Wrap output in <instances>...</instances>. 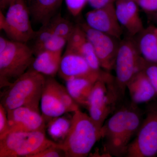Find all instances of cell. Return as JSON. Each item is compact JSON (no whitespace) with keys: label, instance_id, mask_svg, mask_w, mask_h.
I'll return each mask as SVG.
<instances>
[{"label":"cell","instance_id":"cell-17","mask_svg":"<svg viewBox=\"0 0 157 157\" xmlns=\"http://www.w3.org/2000/svg\"><path fill=\"white\" fill-rule=\"evenodd\" d=\"M127 89L131 102L136 105L149 103L157 98L153 86L142 70L133 76L127 84Z\"/></svg>","mask_w":157,"mask_h":157},{"label":"cell","instance_id":"cell-12","mask_svg":"<svg viewBox=\"0 0 157 157\" xmlns=\"http://www.w3.org/2000/svg\"><path fill=\"white\" fill-rule=\"evenodd\" d=\"M86 21L91 28L121 39L124 31L117 16L115 4L94 9L85 15Z\"/></svg>","mask_w":157,"mask_h":157},{"label":"cell","instance_id":"cell-18","mask_svg":"<svg viewBox=\"0 0 157 157\" xmlns=\"http://www.w3.org/2000/svg\"><path fill=\"white\" fill-rule=\"evenodd\" d=\"M30 14L34 22L47 25L59 12L63 0H26Z\"/></svg>","mask_w":157,"mask_h":157},{"label":"cell","instance_id":"cell-7","mask_svg":"<svg viewBox=\"0 0 157 157\" xmlns=\"http://www.w3.org/2000/svg\"><path fill=\"white\" fill-rule=\"evenodd\" d=\"M157 155V100L149 102L139 130L125 157H154Z\"/></svg>","mask_w":157,"mask_h":157},{"label":"cell","instance_id":"cell-8","mask_svg":"<svg viewBox=\"0 0 157 157\" xmlns=\"http://www.w3.org/2000/svg\"><path fill=\"white\" fill-rule=\"evenodd\" d=\"M143 60L135 38L126 36L121 40L114 70L116 83L123 97L129 82L141 70Z\"/></svg>","mask_w":157,"mask_h":157},{"label":"cell","instance_id":"cell-13","mask_svg":"<svg viewBox=\"0 0 157 157\" xmlns=\"http://www.w3.org/2000/svg\"><path fill=\"white\" fill-rule=\"evenodd\" d=\"M7 111L9 125L7 134L14 132L45 130V119L40 114L39 109L21 107Z\"/></svg>","mask_w":157,"mask_h":157},{"label":"cell","instance_id":"cell-15","mask_svg":"<svg viewBox=\"0 0 157 157\" xmlns=\"http://www.w3.org/2000/svg\"><path fill=\"white\" fill-rule=\"evenodd\" d=\"M57 83L54 77H46L40 103L42 115L45 120L58 117L67 113L59 95Z\"/></svg>","mask_w":157,"mask_h":157},{"label":"cell","instance_id":"cell-1","mask_svg":"<svg viewBox=\"0 0 157 157\" xmlns=\"http://www.w3.org/2000/svg\"><path fill=\"white\" fill-rule=\"evenodd\" d=\"M143 119V113L138 105L131 101L121 104L101 128V139L104 140L106 155L125 157Z\"/></svg>","mask_w":157,"mask_h":157},{"label":"cell","instance_id":"cell-30","mask_svg":"<svg viewBox=\"0 0 157 157\" xmlns=\"http://www.w3.org/2000/svg\"><path fill=\"white\" fill-rule=\"evenodd\" d=\"M135 2L147 14L157 11V0H136Z\"/></svg>","mask_w":157,"mask_h":157},{"label":"cell","instance_id":"cell-5","mask_svg":"<svg viewBox=\"0 0 157 157\" xmlns=\"http://www.w3.org/2000/svg\"><path fill=\"white\" fill-rule=\"evenodd\" d=\"M32 48L26 43L9 40L0 51V87L7 88L29 69L34 59Z\"/></svg>","mask_w":157,"mask_h":157},{"label":"cell","instance_id":"cell-27","mask_svg":"<svg viewBox=\"0 0 157 157\" xmlns=\"http://www.w3.org/2000/svg\"><path fill=\"white\" fill-rule=\"evenodd\" d=\"M66 157V154L62 149L60 143L52 145L45 148L42 151L33 155L32 157Z\"/></svg>","mask_w":157,"mask_h":157},{"label":"cell","instance_id":"cell-10","mask_svg":"<svg viewBox=\"0 0 157 157\" xmlns=\"http://www.w3.org/2000/svg\"><path fill=\"white\" fill-rule=\"evenodd\" d=\"M78 24L92 44L101 68L107 72L114 70L121 39L91 28L85 22Z\"/></svg>","mask_w":157,"mask_h":157},{"label":"cell","instance_id":"cell-16","mask_svg":"<svg viewBox=\"0 0 157 157\" xmlns=\"http://www.w3.org/2000/svg\"><path fill=\"white\" fill-rule=\"evenodd\" d=\"M66 48L79 54L95 71L99 73L104 71L102 70L92 44L78 24H76L72 35L68 40Z\"/></svg>","mask_w":157,"mask_h":157},{"label":"cell","instance_id":"cell-24","mask_svg":"<svg viewBox=\"0 0 157 157\" xmlns=\"http://www.w3.org/2000/svg\"><path fill=\"white\" fill-rule=\"evenodd\" d=\"M76 25L63 17L59 12L50 20L46 25L48 26L55 35L63 37L68 41Z\"/></svg>","mask_w":157,"mask_h":157},{"label":"cell","instance_id":"cell-34","mask_svg":"<svg viewBox=\"0 0 157 157\" xmlns=\"http://www.w3.org/2000/svg\"><path fill=\"white\" fill-rule=\"evenodd\" d=\"M130 1H135H135H136V0H130Z\"/></svg>","mask_w":157,"mask_h":157},{"label":"cell","instance_id":"cell-11","mask_svg":"<svg viewBox=\"0 0 157 157\" xmlns=\"http://www.w3.org/2000/svg\"><path fill=\"white\" fill-rule=\"evenodd\" d=\"M106 71L101 73L92 69L88 63L76 52L66 48L62 55L58 74L65 81L75 77H86L97 81L103 77Z\"/></svg>","mask_w":157,"mask_h":157},{"label":"cell","instance_id":"cell-4","mask_svg":"<svg viewBox=\"0 0 157 157\" xmlns=\"http://www.w3.org/2000/svg\"><path fill=\"white\" fill-rule=\"evenodd\" d=\"M124 97L109 72L96 82L89 98L86 109L89 115L101 129L108 117L121 105Z\"/></svg>","mask_w":157,"mask_h":157},{"label":"cell","instance_id":"cell-29","mask_svg":"<svg viewBox=\"0 0 157 157\" xmlns=\"http://www.w3.org/2000/svg\"><path fill=\"white\" fill-rule=\"evenodd\" d=\"M9 125L7 111L4 106L0 104V138L9 132Z\"/></svg>","mask_w":157,"mask_h":157},{"label":"cell","instance_id":"cell-26","mask_svg":"<svg viewBox=\"0 0 157 157\" xmlns=\"http://www.w3.org/2000/svg\"><path fill=\"white\" fill-rule=\"evenodd\" d=\"M141 70L150 81L157 95V63L147 61L143 59Z\"/></svg>","mask_w":157,"mask_h":157},{"label":"cell","instance_id":"cell-6","mask_svg":"<svg viewBox=\"0 0 157 157\" xmlns=\"http://www.w3.org/2000/svg\"><path fill=\"white\" fill-rule=\"evenodd\" d=\"M57 144L46 137L45 130L10 132L0 138V157H32Z\"/></svg>","mask_w":157,"mask_h":157},{"label":"cell","instance_id":"cell-19","mask_svg":"<svg viewBox=\"0 0 157 157\" xmlns=\"http://www.w3.org/2000/svg\"><path fill=\"white\" fill-rule=\"evenodd\" d=\"M33 40L35 42L32 48L34 55L43 51H63L67 43V39L55 35L47 25L42 26Z\"/></svg>","mask_w":157,"mask_h":157},{"label":"cell","instance_id":"cell-28","mask_svg":"<svg viewBox=\"0 0 157 157\" xmlns=\"http://www.w3.org/2000/svg\"><path fill=\"white\" fill-rule=\"evenodd\" d=\"M66 6L70 14L77 17L88 3V0H65Z\"/></svg>","mask_w":157,"mask_h":157},{"label":"cell","instance_id":"cell-9","mask_svg":"<svg viewBox=\"0 0 157 157\" xmlns=\"http://www.w3.org/2000/svg\"><path fill=\"white\" fill-rule=\"evenodd\" d=\"M2 30L10 40L26 43L35 38L36 31L31 25L30 14L25 0H16L7 9Z\"/></svg>","mask_w":157,"mask_h":157},{"label":"cell","instance_id":"cell-21","mask_svg":"<svg viewBox=\"0 0 157 157\" xmlns=\"http://www.w3.org/2000/svg\"><path fill=\"white\" fill-rule=\"evenodd\" d=\"M62 52L43 51L35 55L29 69L48 77H54L58 73Z\"/></svg>","mask_w":157,"mask_h":157},{"label":"cell","instance_id":"cell-23","mask_svg":"<svg viewBox=\"0 0 157 157\" xmlns=\"http://www.w3.org/2000/svg\"><path fill=\"white\" fill-rule=\"evenodd\" d=\"M71 118L61 116L49 120L47 126L49 136L55 140H62L63 143L70 130Z\"/></svg>","mask_w":157,"mask_h":157},{"label":"cell","instance_id":"cell-14","mask_svg":"<svg viewBox=\"0 0 157 157\" xmlns=\"http://www.w3.org/2000/svg\"><path fill=\"white\" fill-rule=\"evenodd\" d=\"M116 12L126 36L134 38L144 29L138 5L135 1L115 0Z\"/></svg>","mask_w":157,"mask_h":157},{"label":"cell","instance_id":"cell-22","mask_svg":"<svg viewBox=\"0 0 157 157\" xmlns=\"http://www.w3.org/2000/svg\"><path fill=\"white\" fill-rule=\"evenodd\" d=\"M95 81L86 77H75L66 81V87L70 95L79 106L86 108Z\"/></svg>","mask_w":157,"mask_h":157},{"label":"cell","instance_id":"cell-25","mask_svg":"<svg viewBox=\"0 0 157 157\" xmlns=\"http://www.w3.org/2000/svg\"><path fill=\"white\" fill-rule=\"evenodd\" d=\"M57 89L62 103L66 108L67 113L74 112L79 109V105L75 102L70 95L66 86L57 83Z\"/></svg>","mask_w":157,"mask_h":157},{"label":"cell","instance_id":"cell-3","mask_svg":"<svg viewBox=\"0 0 157 157\" xmlns=\"http://www.w3.org/2000/svg\"><path fill=\"white\" fill-rule=\"evenodd\" d=\"M101 129L89 115L80 109L73 112L68 135L60 143L66 157L87 156L96 142L101 139Z\"/></svg>","mask_w":157,"mask_h":157},{"label":"cell","instance_id":"cell-31","mask_svg":"<svg viewBox=\"0 0 157 157\" xmlns=\"http://www.w3.org/2000/svg\"><path fill=\"white\" fill-rule=\"evenodd\" d=\"M115 0H88V3L94 9H99L114 3Z\"/></svg>","mask_w":157,"mask_h":157},{"label":"cell","instance_id":"cell-20","mask_svg":"<svg viewBox=\"0 0 157 157\" xmlns=\"http://www.w3.org/2000/svg\"><path fill=\"white\" fill-rule=\"evenodd\" d=\"M141 56L147 61L157 63V26L150 25L134 37Z\"/></svg>","mask_w":157,"mask_h":157},{"label":"cell","instance_id":"cell-32","mask_svg":"<svg viewBox=\"0 0 157 157\" xmlns=\"http://www.w3.org/2000/svg\"><path fill=\"white\" fill-rule=\"evenodd\" d=\"M16 0H0V9L3 11L7 9L11 3Z\"/></svg>","mask_w":157,"mask_h":157},{"label":"cell","instance_id":"cell-2","mask_svg":"<svg viewBox=\"0 0 157 157\" xmlns=\"http://www.w3.org/2000/svg\"><path fill=\"white\" fill-rule=\"evenodd\" d=\"M46 77L29 69L2 93L1 104L7 111L21 107L39 109Z\"/></svg>","mask_w":157,"mask_h":157},{"label":"cell","instance_id":"cell-33","mask_svg":"<svg viewBox=\"0 0 157 157\" xmlns=\"http://www.w3.org/2000/svg\"><path fill=\"white\" fill-rule=\"evenodd\" d=\"M147 15H148V19L151 21L153 25L157 26V11Z\"/></svg>","mask_w":157,"mask_h":157}]
</instances>
